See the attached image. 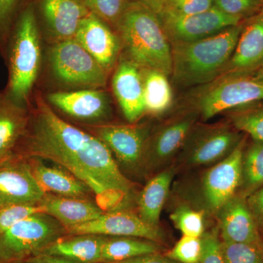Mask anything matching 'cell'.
I'll return each instance as SVG.
<instances>
[{
  "label": "cell",
  "mask_w": 263,
  "mask_h": 263,
  "mask_svg": "<svg viewBox=\"0 0 263 263\" xmlns=\"http://www.w3.org/2000/svg\"><path fill=\"white\" fill-rule=\"evenodd\" d=\"M15 153L67 170L91 190L105 212L130 209L136 202L134 183L123 174L108 147L62 119L42 95L31 100L28 127Z\"/></svg>",
  "instance_id": "6da1fadb"
},
{
  "label": "cell",
  "mask_w": 263,
  "mask_h": 263,
  "mask_svg": "<svg viewBox=\"0 0 263 263\" xmlns=\"http://www.w3.org/2000/svg\"><path fill=\"white\" fill-rule=\"evenodd\" d=\"M243 22L203 39L173 43L171 78L178 87H197L215 80L233 55Z\"/></svg>",
  "instance_id": "7a4b0ae2"
},
{
  "label": "cell",
  "mask_w": 263,
  "mask_h": 263,
  "mask_svg": "<svg viewBox=\"0 0 263 263\" xmlns=\"http://www.w3.org/2000/svg\"><path fill=\"white\" fill-rule=\"evenodd\" d=\"M122 55L141 68L172 73V51L160 16L148 7L129 1L117 29Z\"/></svg>",
  "instance_id": "3957f363"
},
{
  "label": "cell",
  "mask_w": 263,
  "mask_h": 263,
  "mask_svg": "<svg viewBox=\"0 0 263 263\" xmlns=\"http://www.w3.org/2000/svg\"><path fill=\"white\" fill-rule=\"evenodd\" d=\"M8 82L5 93L17 105L29 108L41 64L39 29L32 5L19 14L7 43Z\"/></svg>",
  "instance_id": "277c9868"
},
{
  "label": "cell",
  "mask_w": 263,
  "mask_h": 263,
  "mask_svg": "<svg viewBox=\"0 0 263 263\" xmlns=\"http://www.w3.org/2000/svg\"><path fill=\"white\" fill-rule=\"evenodd\" d=\"M260 101H263V81L253 74H242L221 76L197 86L184 98L182 107L208 121L218 114Z\"/></svg>",
  "instance_id": "5b68a950"
},
{
  "label": "cell",
  "mask_w": 263,
  "mask_h": 263,
  "mask_svg": "<svg viewBox=\"0 0 263 263\" xmlns=\"http://www.w3.org/2000/svg\"><path fill=\"white\" fill-rule=\"evenodd\" d=\"M67 230L53 216L41 212L13 224L0 238V263L27 260L67 235Z\"/></svg>",
  "instance_id": "8992f818"
},
{
  "label": "cell",
  "mask_w": 263,
  "mask_h": 263,
  "mask_svg": "<svg viewBox=\"0 0 263 263\" xmlns=\"http://www.w3.org/2000/svg\"><path fill=\"white\" fill-rule=\"evenodd\" d=\"M154 124L152 122L129 124L103 123L82 124L86 131L97 137L113 155L123 174L136 178L143 177L144 153L147 140Z\"/></svg>",
  "instance_id": "52a82bcc"
},
{
  "label": "cell",
  "mask_w": 263,
  "mask_h": 263,
  "mask_svg": "<svg viewBox=\"0 0 263 263\" xmlns=\"http://www.w3.org/2000/svg\"><path fill=\"white\" fill-rule=\"evenodd\" d=\"M48 61L53 77L71 89H102L108 72L75 38L52 43Z\"/></svg>",
  "instance_id": "ba28073f"
},
{
  "label": "cell",
  "mask_w": 263,
  "mask_h": 263,
  "mask_svg": "<svg viewBox=\"0 0 263 263\" xmlns=\"http://www.w3.org/2000/svg\"><path fill=\"white\" fill-rule=\"evenodd\" d=\"M245 136L228 121L197 122L177 157L179 164L189 168L214 165L229 156Z\"/></svg>",
  "instance_id": "9c48e42d"
},
{
  "label": "cell",
  "mask_w": 263,
  "mask_h": 263,
  "mask_svg": "<svg viewBox=\"0 0 263 263\" xmlns=\"http://www.w3.org/2000/svg\"><path fill=\"white\" fill-rule=\"evenodd\" d=\"M199 119L196 112L181 107L171 117L153 126L145 148V176H154L172 165Z\"/></svg>",
  "instance_id": "30bf717a"
},
{
  "label": "cell",
  "mask_w": 263,
  "mask_h": 263,
  "mask_svg": "<svg viewBox=\"0 0 263 263\" xmlns=\"http://www.w3.org/2000/svg\"><path fill=\"white\" fill-rule=\"evenodd\" d=\"M246 146L245 136L229 156L209 167L202 174L198 188V200L200 209L205 214L216 216L221 208L239 193Z\"/></svg>",
  "instance_id": "8fae6325"
},
{
  "label": "cell",
  "mask_w": 263,
  "mask_h": 263,
  "mask_svg": "<svg viewBox=\"0 0 263 263\" xmlns=\"http://www.w3.org/2000/svg\"><path fill=\"white\" fill-rule=\"evenodd\" d=\"M51 106L83 124L108 123L113 109L108 92L101 89L58 91L47 95Z\"/></svg>",
  "instance_id": "7c38bea8"
},
{
  "label": "cell",
  "mask_w": 263,
  "mask_h": 263,
  "mask_svg": "<svg viewBox=\"0 0 263 263\" xmlns=\"http://www.w3.org/2000/svg\"><path fill=\"white\" fill-rule=\"evenodd\" d=\"M46 194L26 157L15 155L0 162V208L39 205Z\"/></svg>",
  "instance_id": "4fadbf2b"
},
{
  "label": "cell",
  "mask_w": 263,
  "mask_h": 263,
  "mask_svg": "<svg viewBox=\"0 0 263 263\" xmlns=\"http://www.w3.org/2000/svg\"><path fill=\"white\" fill-rule=\"evenodd\" d=\"M160 18L171 44L203 39L243 22L226 14L214 6L196 14L183 16L164 14Z\"/></svg>",
  "instance_id": "5bb4252c"
},
{
  "label": "cell",
  "mask_w": 263,
  "mask_h": 263,
  "mask_svg": "<svg viewBox=\"0 0 263 263\" xmlns=\"http://www.w3.org/2000/svg\"><path fill=\"white\" fill-rule=\"evenodd\" d=\"M67 235L93 234L106 236H128L162 243L164 235L160 228L142 220L131 209L105 212L99 217L67 230Z\"/></svg>",
  "instance_id": "9a60e30c"
},
{
  "label": "cell",
  "mask_w": 263,
  "mask_h": 263,
  "mask_svg": "<svg viewBox=\"0 0 263 263\" xmlns=\"http://www.w3.org/2000/svg\"><path fill=\"white\" fill-rule=\"evenodd\" d=\"M75 39L108 73L117 66L122 53L117 33L92 13L81 22Z\"/></svg>",
  "instance_id": "2e32d148"
},
{
  "label": "cell",
  "mask_w": 263,
  "mask_h": 263,
  "mask_svg": "<svg viewBox=\"0 0 263 263\" xmlns=\"http://www.w3.org/2000/svg\"><path fill=\"white\" fill-rule=\"evenodd\" d=\"M112 79V89L124 117L129 123L141 120L145 114L141 69L122 55Z\"/></svg>",
  "instance_id": "e0dca14e"
},
{
  "label": "cell",
  "mask_w": 263,
  "mask_h": 263,
  "mask_svg": "<svg viewBox=\"0 0 263 263\" xmlns=\"http://www.w3.org/2000/svg\"><path fill=\"white\" fill-rule=\"evenodd\" d=\"M262 65L263 13L261 12L243 21L233 55L219 77L253 74Z\"/></svg>",
  "instance_id": "ac0fdd59"
},
{
  "label": "cell",
  "mask_w": 263,
  "mask_h": 263,
  "mask_svg": "<svg viewBox=\"0 0 263 263\" xmlns=\"http://www.w3.org/2000/svg\"><path fill=\"white\" fill-rule=\"evenodd\" d=\"M216 217L222 241L263 246V238L243 194L235 195L221 208Z\"/></svg>",
  "instance_id": "d6986e66"
},
{
  "label": "cell",
  "mask_w": 263,
  "mask_h": 263,
  "mask_svg": "<svg viewBox=\"0 0 263 263\" xmlns=\"http://www.w3.org/2000/svg\"><path fill=\"white\" fill-rule=\"evenodd\" d=\"M48 40L52 43L75 37L81 22L91 12L83 0H38Z\"/></svg>",
  "instance_id": "ffe728a7"
},
{
  "label": "cell",
  "mask_w": 263,
  "mask_h": 263,
  "mask_svg": "<svg viewBox=\"0 0 263 263\" xmlns=\"http://www.w3.org/2000/svg\"><path fill=\"white\" fill-rule=\"evenodd\" d=\"M43 212L53 216L66 230L93 220L105 211L91 198L66 197L46 193L39 204Z\"/></svg>",
  "instance_id": "44dd1931"
},
{
  "label": "cell",
  "mask_w": 263,
  "mask_h": 263,
  "mask_svg": "<svg viewBox=\"0 0 263 263\" xmlns=\"http://www.w3.org/2000/svg\"><path fill=\"white\" fill-rule=\"evenodd\" d=\"M27 159L34 179L45 193L61 196L94 198L91 190L67 170L57 164L47 165L41 159Z\"/></svg>",
  "instance_id": "7402d4cb"
},
{
  "label": "cell",
  "mask_w": 263,
  "mask_h": 263,
  "mask_svg": "<svg viewBox=\"0 0 263 263\" xmlns=\"http://www.w3.org/2000/svg\"><path fill=\"white\" fill-rule=\"evenodd\" d=\"M29 108H24L0 91V162L15 155L27 132Z\"/></svg>",
  "instance_id": "603a6c76"
},
{
  "label": "cell",
  "mask_w": 263,
  "mask_h": 263,
  "mask_svg": "<svg viewBox=\"0 0 263 263\" xmlns=\"http://www.w3.org/2000/svg\"><path fill=\"white\" fill-rule=\"evenodd\" d=\"M176 171V165H171L154 175L137 197V214L150 226L160 228L161 213Z\"/></svg>",
  "instance_id": "cb8c5ba5"
},
{
  "label": "cell",
  "mask_w": 263,
  "mask_h": 263,
  "mask_svg": "<svg viewBox=\"0 0 263 263\" xmlns=\"http://www.w3.org/2000/svg\"><path fill=\"white\" fill-rule=\"evenodd\" d=\"M105 238L106 235H67L48 246L41 254L62 256L86 262L100 263Z\"/></svg>",
  "instance_id": "d4e9b609"
},
{
  "label": "cell",
  "mask_w": 263,
  "mask_h": 263,
  "mask_svg": "<svg viewBox=\"0 0 263 263\" xmlns=\"http://www.w3.org/2000/svg\"><path fill=\"white\" fill-rule=\"evenodd\" d=\"M141 69L145 114L159 117L165 114L174 103V93L169 77L159 70Z\"/></svg>",
  "instance_id": "484cf974"
},
{
  "label": "cell",
  "mask_w": 263,
  "mask_h": 263,
  "mask_svg": "<svg viewBox=\"0 0 263 263\" xmlns=\"http://www.w3.org/2000/svg\"><path fill=\"white\" fill-rule=\"evenodd\" d=\"M162 246L153 240L128 236H106L100 263L120 262L143 254L160 252Z\"/></svg>",
  "instance_id": "4316f807"
},
{
  "label": "cell",
  "mask_w": 263,
  "mask_h": 263,
  "mask_svg": "<svg viewBox=\"0 0 263 263\" xmlns=\"http://www.w3.org/2000/svg\"><path fill=\"white\" fill-rule=\"evenodd\" d=\"M262 186L263 143L253 140L243 152L239 193L247 197Z\"/></svg>",
  "instance_id": "83f0119b"
},
{
  "label": "cell",
  "mask_w": 263,
  "mask_h": 263,
  "mask_svg": "<svg viewBox=\"0 0 263 263\" xmlns=\"http://www.w3.org/2000/svg\"><path fill=\"white\" fill-rule=\"evenodd\" d=\"M228 122L252 140L263 143V103L248 104L226 112Z\"/></svg>",
  "instance_id": "f1b7e54d"
},
{
  "label": "cell",
  "mask_w": 263,
  "mask_h": 263,
  "mask_svg": "<svg viewBox=\"0 0 263 263\" xmlns=\"http://www.w3.org/2000/svg\"><path fill=\"white\" fill-rule=\"evenodd\" d=\"M170 219L183 235L201 238L205 232V212L181 205L171 213Z\"/></svg>",
  "instance_id": "f546056e"
},
{
  "label": "cell",
  "mask_w": 263,
  "mask_h": 263,
  "mask_svg": "<svg viewBox=\"0 0 263 263\" xmlns=\"http://www.w3.org/2000/svg\"><path fill=\"white\" fill-rule=\"evenodd\" d=\"M91 13L117 31L129 0H83Z\"/></svg>",
  "instance_id": "4dcf8cb0"
},
{
  "label": "cell",
  "mask_w": 263,
  "mask_h": 263,
  "mask_svg": "<svg viewBox=\"0 0 263 263\" xmlns=\"http://www.w3.org/2000/svg\"><path fill=\"white\" fill-rule=\"evenodd\" d=\"M224 263H263V246L221 240Z\"/></svg>",
  "instance_id": "1f68e13d"
},
{
  "label": "cell",
  "mask_w": 263,
  "mask_h": 263,
  "mask_svg": "<svg viewBox=\"0 0 263 263\" xmlns=\"http://www.w3.org/2000/svg\"><path fill=\"white\" fill-rule=\"evenodd\" d=\"M165 255L179 263H199L202 255V238L183 235Z\"/></svg>",
  "instance_id": "d6a6232c"
},
{
  "label": "cell",
  "mask_w": 263,
  "mask_h": 263,
  "mask_svg": "<svg viewBox=\"0 0 263 263\" xmlns=\"http://www.w3.org/2000/svg\"><path fill=\"white\" fill-rule=\"evenodd\" d=\"M214 6L230 16L241 21L258 15L263 9V0H213Z\"/></svg>",
  "instance_id": "836d02e7"
},
{
  "label": "cell",
  "mask_w": 263,
  "mask_h": 263,
  "mask_svg": "<svg viewBox=\"0 0 263 263\" xmlns=\"http://www.w3.org/2000/svg\"><path fill=\"white\" fill-rule=\"evenodd\" d=\"M22 0H0V51H5L7 43L18 18Z\"/></svg>",
  "instance_id": "e575fe53"
},
{
  "label": "cell",
  "mask_w": 263,
  "mask_h": 263,
  "mask_svg": "<svg viewBox=\"0 0 263 263\" xmlns=\"http://www.w3.org/2000/svg\"><path fill=\"white\" fill-rule=\"evenodd\" d=\"M213 7V0H167L163 12L160 15L183 16L193 15L206 11Z\"/></svg>",
  "instance_id": "d590c367"
},
{
  "label": "cell",
  "mask_w": 263,
  "mask_h": 263,
  "mask_svg": "<svg viewBox=\"0 0 263 263\" xmlns=\"http://www.w3.org/2000/svg\"><path fill=\"white\" fill-rule=\"evenodd\" d=\"M41 212L43 211L40 205H10L0 208V238L18 221Z\"/></svg>",
  "instance_id": "8d00e7d4"
},
{
  "label": "cell",
  "mask_w": 263,
  "mask_h": 263,
  "mask_svg": "<svg viewBox=\"0 0 263 263\" xmlns=\"http://www.w3.org/2000/svg\"><path fill=\"white\" fill-rule=\"evenodd\" d=\"M202 255L199 263H224L221 250V239L218 228L202 235Z\"/></svg>",
  "instance_id": "74e56055"
},
{
  "label": "cell",
  "mask_w": 263,
  "mask_h": 263,
  "mask_svg": "<svg viewBox=\"0 0 263 263\" xmlns=\"http://www.w3.org/2000/svg\"><path fill=\"white\" fill-rule=\"evenodd\" d=\"M249 208L259 233L263 236V186L247 197Z\"/></svg>",
  "instance_id": "f35d334b"
},
{
  "label": "cell",
  "mask_w": 263,
  "mask_h": 263,
  "mask_svg": "<svg viewBox=\"0 0 263 263\" xmlns=\"http://www.w3.org/2000/svg\"><path fill=\"white\" fill-rule=\"evenodd\" d=\"M112 263H179L173 260L164 254H161L160 252L143 254L133 258L120 261V262Z\"/></svg>",
  "instance_id": "ab89813d"
},
{
  "label": "cell",
  "mask_w": 263,
  "mask_h": 263,
  "mask_svg": "<svg viewBox=\"0 0 263 263\" xmlns=\"http://www.w3.org/2000/svg\"><path fill=\"white\" fill-rule=\"evenodd\" d=\"M26 263H92L86 262L77 259L62 257V256L50 255V254H40L30 257L25 261Z\"/></svg>",
  "instance_id": "60d3db41"
},
{
  "label": "cell",
  "mask_w": 263,
  "mask_h": 263,
  "mask_svg": "<svg viewBox=\"0 0 263 263\" xmlns=\"http://www.w3.org/2000/svg\"><path fill=\"white\" fill-rule=\"evenodd\" d=\"M129 1L136 2L148 7L160 16L163 12L167 0H129Z\"/></svg>",
  "instance_id": "b9f144b4"
},
{
  "label": "cell",
  "mask_w": 263,
  "mask_h": 263,
  "mask_svg": "<svg viewBox=\"0 0 263 263\" xmlns=\"http://www.w3.org/2000/svg\"><path fill=\"white\" fill-rule=\"evenodd\" d=\"M253 75L259 80L263 81V65L254 72Z\"/></svg>",
  "instance_id": "7bdbcfd3"
},
{
  "label": "cell",
  "mask_w": 263,
  "mask_h": 263,
  "mask_svg": "<svg viewBox=\"0 0 263 263\" xmlns=\"http://www.w3.org/2000/svg\"><path fill=\"white\" fill-rule=\"evenodd\" d=\"M262 13H263V9H262Z\"/></svg>",
  "instance_id": "ee69618b"
},
{
  "label": "cell",
  "mask_w": 263,
  "mask_h": 263,
  "mask_svg": "<svg viewBox=\"0 0 263 263\" xmlns=\"http://www.w3.org/2000/svg\"><path fill=\"white\" fill-rule=\"evenodd\" d=\"M26 263V262H25Z\"/></svg>",
  "instance_id": "f6af8a7d"
}]
</instances>
